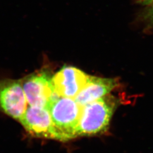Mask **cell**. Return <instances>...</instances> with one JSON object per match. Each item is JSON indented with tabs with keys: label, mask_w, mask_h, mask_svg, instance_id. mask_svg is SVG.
Segmentation results:
<instances>
[{
	"label": "cell",
	"mask_w": 153,
	"mask_h": 153,
	"mask_svg": "<svg viewBox=\"0 0 153 153\" xmlns=\"http://www.w3.org/2000/svg\"><path fill=\"white\" fill-rule=\"evenodd\" d=\"M119 104L118 99L108 94L83 106L77 137L94 136L107 131Z\"/></svg>",
	"instance_id": "obj_1"
},
{
	"label": "cell",
	"mask_w": 153,
	"mask_h": 153,
	"mask_svg": "<svg viewBox=\"0 0 153 153\" xmlns=\"http://www.w3.org/2000/svg\"><path fill=\"white\" fill-rule=\"evenodd\" d=\"M47 108L59 141H67L77 137L82 106L78 104L74 99L59 97Z\"/></svg>",
	"instance_id": "obj_2"
},
{
	"label": "cell",
	"mask_w": 153,
	"mask_h": 153,
	"mask_svg": "<svg viewBox=\"0 0 153 153\" xmlns=\"http://www.w3.org/2000/svg\"><path fill=\"white\" fill-rule=\"evenodd\" d=\"M20 81L28 104L30 106L47 108L60 97L56 93L52 77L46 71L36 72Z\"/></svg>",
	"instance_id": "obj_3"
},
{
	"label": "cell",
	"mask_w": 153,
	"mask_h": 153,
	"mask_svg": "<svg viewBox=\"0 0 153 153\" xmlns=\"http://www.w3.org/2000/svg\"><path fill=\"white\" fill-rule=\"evenodd\" d=\"M27 105L20 80L0 79V111L19 121Z\"/></svg>",
	"instance_id": "obj_4"
},
{
	"label": "cell",
	"mask_w": 153,
	"mask_h": 153,
	"mask_svg": "<svg viewBox=\"0 0 153 153\" xmlns=\"http://www.w3.org/2000/svg\"><path fill=\"white\" fill-rule=\"evenodd\" d=\"M19 122L33 136L59 141V137L46 107L29 105Z\"/></svg>",
	"instance_id": "obj_5"
},
{
	"label": "cell",
	"mask_w": 153,
	"mask_h": 153,
	"mask_svg": "<svg viewBox=\"0 0 153 153\" xmlns=\"http://www.w3.org/2000/svg\"><path fill=\"white\" fill-rule=\"evenodd\" d=\"M90 75L73 66L65 65L52 76L56 93L63 98L74 99L88 81Z\"/></svg>",
	"instance_id": "obj_6"
},
{
	"label": "cell",
	"mask_w": 153,
	"mask_h": 153,
	"mask_svg": "<svg viewBox=\"0 0 153 153\" xmlns=\"http://www.w3.org/2000/svg\"><path fill=\"white\" fill-rule=\"evenodd\" d=\"M116 79L90 76L74 100L81 106L108 95L117 87Z\"/></svg>",
	"instance_id": "obj_7"
},
{
	"label": "cell",
	"mask_w": 153,
	"mask_h": 153,
	"mask_svg": "<svg viewBox=\"0 0 153 153\" xmlns=\"http://www.w3.org/2000/svg\"><path fill=\"white\" fill-rule=\"evenodd\" d=\"M143 19L149 25L153 26V4L147 6L143 14Z\"/></svg>",
	"instance_id": "obj_8"
},
{
	"label": "cell",
	"mask_w": 153,
	"mask_h": 153,
	"mask_svg": "<svg viewBox=\"0 0 153 153\" xmlns=\"http://www.w3.org/2000/svg\"><path fill=\"white\" fill-rule=\"evenodd\" d=\"M138 1L141 5L146 6L150 5L153 4V0H138Z\"/></svg>",
	"instance_id": "obj_9"
}]
</instances>
